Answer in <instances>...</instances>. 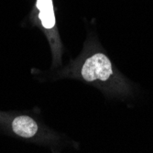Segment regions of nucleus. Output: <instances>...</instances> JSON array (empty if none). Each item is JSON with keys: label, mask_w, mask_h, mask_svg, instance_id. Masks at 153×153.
I'll return each instance as SVG.
<instances>
[{"label": "nucleus", "mask_w": 153, "mask_h": 153, "mask_svg": "<svg viewBox=\"0 0 153 153\" xmlns=\"http://www.w3.org/2000/svg\"><path fill=\"white\" fill-rule=\"evenodd\" d=\"M36 7L39 10V19L46 30H51L55 26V17L52 0H37Z\"/></svg>", "instance_id": "f03ea898"}, {"label": "nucleus", "mask_w": 153, "mask_h": 153, "mask_svg": "<svg viewBox=\"0 0 153 153\" xmlns=\"http://www.w3.org/2000/svg\"><path fill=\"white\" fill-rule=\"evenodd\" d=\"M81 74L82 78L88 82L105 81L112 74V64L105 54L96 53L85 62Z\"/></svg>", "instance_id": "f257e3e1"}]
</instances>
